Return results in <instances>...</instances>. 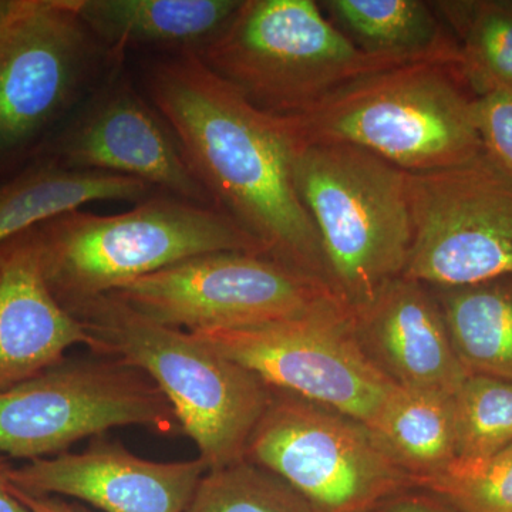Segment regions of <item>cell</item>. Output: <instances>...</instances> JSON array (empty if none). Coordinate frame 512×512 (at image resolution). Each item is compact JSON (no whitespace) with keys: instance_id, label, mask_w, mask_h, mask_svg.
<instances>
[{"instance_id":"1","label":"cell","mask_w":512,"mask_h":512,"mask_svg":"<svg viewBox=\"0 0 512 512\" xmlns=\"http://www.w3.org/2000/svg\"><path fill=\"white\" fill-rule=\"evenodd\" d=\"M143 79L147 99L173 130L212 205L266 256L328 285L318 231L293 181L292 138L281 120L252 106L195 53L158 57L147 63Z\"/></svg>"},{"instance_id":"2","label":"cell","mask_w":512,"mask_h":512,"mask_svg":"<svg viewBox=\"0 0 512 512\" xmlns=\"http://www.w3.org/2000/svg\"><path fill=\"white\" fill-rule=\"evenodd\" d=\"M92 352L150 377L173 407L181 431L208 470L244 460L274 389L190 332L161 325L113 293L73 303Z\"/></svg>"},{"instance_id":"3","label":"cell","mask_w":512,"mask_h":512,"mask_svg":"<svg viewBox=\"0 0 512 512\" xmlns=\"http://www.w3.org/2000/svg\"><path fill=\"white\" fill-rule=\"evenodd\" d=\"M468 87L454 64H404L360 77L278 119L299 143L348 144L406 173H424L484 153L476 96Z\"/></svg>"},{"instance_id":"4","label":"cell","mask_w":512,"mask_h":512,"mask_svg":"<svg viewBox=\"0 0 512 512\" xmlns=\"http://www.w3.org/2000/svg\"><path fill=\"white\" fill-rule=\"evenodd\" d=\"M36 231L47 285L66 309L195 256L265 255L259 242L218 208L163 192L121 214L76 208L36 225Z\"/></svg>"},{"instance_id":"5","label":"cell","mask_w":512,"mask_h":512,"mask_svg":"<svg viewBox=\"0 0 512 512\" xmlns=\"http://www.w3.org/2000/svg\"><path fill=\"white\" fill-rule=\"evenodd\" d=\"M292 144L293 181L318 231L329 288L359 311L406 269V171L348 144Z\"/></svg>"},{"instance_id":"6","label":"cell","mask_w":512,"mask_h":512,"mask_svg":"<svg viewBox=\"0 0 512 512\" xmlns=\"http://www.w3.org/2000/svg\"><path fill=\"white\" fill-rule=\"evenodd\" d=\"M197 56L252 106L276 117L302 113L367 74L412 64L363 52L315 0H242Z\"/></svg>"},{"instance_id":"7","label":"cell","mask_w":512,"mask_h":512,"mask_svg":"<svg viewBox=\"0 0 512 512\" xmlns=\"http://www.w3.org/2000/svg\"><path fill=\"white\" fill-rule=\"evenodd\" d=\"M120 60L76 0H0V181L37 156Z\"/></svg>"},{"instance_id":"8","label":"cell","mask_w":512,"mask_h":512,"mask_svg":"<svg viewBox=\"0 0 512 512\" xmlns=\"http://www.w3.org/2000/svg\"><path fill=\"white\" fill-rule=\"evenodd\" d=\"M245 458L285 480L316 512H377L416 488L363 421L275 389Z\"/></svg>"},{"instance_id":"9","label":"cell","mask_w":512,"mask_h":512,"mask_svg":"<svg viewBox=\"0 0 512 512\" xmlns=\"http://www.w3.org/2000/svg\"><path fill=\"white\" fill-rule=\"evenodd\" d=\"M181 431L171 404L143 372L119 360H67L0 390V454L39 460L114 427Z\"/></svg>"},{"instance_id":"10","label":"cell","mask_w":512,"mask_h":512,"mask_svg":"<svg viewBox=\"0 0 512 512\" xmlns=\"http://www.w3.org/2000/svg\"><path fill=\"white\" fill-rule=\"evenodd\" d=\"M412 245L404 278L460 288L512 275V175L485 153L406 173Z\"/></svg>"},{"instance_id":"11","label":"cell","mask_w":512,"mask_h":512,"mask_svg":"<svg viewBox=\"0 0 512 512\" xmlns=\"http://www.w3.org/2000/svg\"><path fill=\"white\" fill-rule=\"evenodd\" d=\"M190 333L272 389L338 410L367 426L397 389L360 348L353 313L346 306L251 328Z\"/></svg>"},{"instance_id":"12","label":"cell","mask_w":512,"mask_h":512,"mask_svg":"<svg viewBox=\"0 0 512 512\" xmlns=\"http://www.w3.org/2000/svg\"><path fill=\"white\" fill-rule=\"evenodd\" d=\"M110 293L185 332L251 328L345 306L318 278L247 252L195 256Z\"/></svg>"},{"instance_id":"13","label":"cell","mask_w":512,"mask_h":512,"mask_svg":"<svg viewBox=\"0 0 512 512\" xmlns=\"http://www.w3.org/2000/svg\"><path fill=\"white\" fill-rule=\"evenodd\" d=\"M37 156L73 170L131 178L163 194L214 207L160 111L117 69Z\"/></svg>"},{"instance_id":"14","label":"cell","mask_w":512,"mask_h":512,"mask_svg":"<svg viewBox=\"0 0 512 512\" xmlns=\"http://www.w3.org/2000/svg\"><path fill=\"white\" fill-rule=\"evenodd\" d=\"M208 468L200 460L158 463L114 441L10 468L13 487L33 495L73 497L104 512H185Z\"/></svg>"},{"instance_id":"15","label":"cell","mask_w":512,"mask_h":512,"mask_svg":"<svg viewBox=\"0 0 512 512\" xmlns=\"http://www.w3.org/2000/svg\"><path fill=\"white\" fill-rule=\"evenodd\" d=\"M352 313L360 348L397 386L454 396L470 375L429 286L400 276Z\"/></svg>"},{"instance_id":"16","label":"cell","mask_w":512,"mask_h":512,"mask_svg":"<svg viewBox=\"0 0 512 512\" xmlns=\"http://www.w3.org/2000/svg\"><path fill=\"white\" fill-rule=\"evenodd\" d=\"M93 340L47 285L36 227L0 242V390L59 365Z\"/></svg>"},{"instance_id":"17","label":"cell","mask_w":512,"mask_h":512,"mask_svg":"<svg viewBox=\"0 0 512 512\" xmlns=\"http://www.w3.org/2000/svg\"><path fill=\"white\" fill-rule=\"evenodd\" d=\"M242 0H76L87 28L113 55L150 49L197 55L228 25Z\"/></svg>"},{"instance_id":"18","label":"cell","mask_w":512,"mask_h":512,"mask_svg":"<svg viewBox=\"0 0 512 512\" xmlns=\"http://www.w3.org/2000/svg\"><path fill=\"white\" fill-rule=\"evenodd\" d=\"M150 185L120 175L73 170L37 156L0 181V242L89 202H140Z\"/></svg>"},{"instance_id":"19","label":"cell","mask_w":512,"mask_h":512,"mask_svg":"<svg viewBox=\"0 0 512 512\" xmlns=\"http://www.w3.org/2000/svg\"><path fill=\"white\" fill-rule=\"evenodd\" d=\"M333 25L363 52L406 62L461 67L456 37L430 2L421 0H325Z\"/></svg>"},{"instance_id":"20","label":"cell","mask_w":512,"mask_h":512,"mask_svg":"<svg viewBox=\"0 0 512 512\" xmlns=\"http://www.w3.org/2000/svg\"><path fill=\"white\" fill-rule=\"evenodd\" d=\"M430 289L467 372L512 382V275Z\"/></svg>"},{"instance_id":"21","label":"cell","mask_w":512,"mask_h":512,"mask_svg":"<svg viewBox=\"0 0 512 512\" xmlns=\"http://www.w3.org/2000/svg\"><path fill=\"white\" fill-rule=\"evenodd\" d=\"M369 429L414 483L456 461L454 396L397 386Z\"/></svg>"},{"instance_id":"22","label":"cell","mask_w":512,"mask_h":512,"mask_svg":"<svg viewBox=\"0 0 512 512\" xmlns=\"http://www.w3.org/2000/svg\"><path fill=\"white\" fill-rule=\"evenodd\" d=\"M456 37L463 76L478 94L512 90V0L433 2Z\"/></svg>"},{"instance_id":"23","label":"cell","mask_w":512,"mask_h":512,"mask_svg":"<svg viewBox=\"0 0 512 512\" xmlns=\"http://www.w3.org/2000/svg\"><path fill=\"white\" fill-rule=\"evenodd\" d=\"M456 461L474 463L512 447V382L468 375L454 394Z\"/></svg>"},{"instance_id":"24","label":"cell","mask_w":512,"mask_h":512,"mask_svg":"<svg viewBox=\"0 0 512 512\" xmlns=\"http://www.w3.org/2000/svg\"><path fill=\"white\" fill-rule=\"evenodd\" d=\"M185 512H316L272 471L244 460L208 470Z\"/></svg>"},{"instance_id":"25","label":"cell","mask_w":512,"mask_h":512,"mask_svg":"<svg viewBox=\"0 0 512 512\" xmlns=\"http://www.w3.org/2000/svg\"><path fill=\"white\" fill-rule=\"evenodd\" d=\"M416 488L446 501L457 512H512V447L474 463H453Z\"/></svg>"},{"instance_id":"26","label":"cell","mask_w":512,"mask_h":512,"mask_svg":"<svg viewBox=\"0 0 512 512\" xmlns=\"http://www.w3.org/2000/svg\"><path fill=\"white\" fill-rule=\"evenodd\" d=\"M474 113L484 153L512 175V90L478 94Z\"/></svg>"},{"instance_id":"27","label":"cell","mask_w":512,"mask_h":512,"mask_svg":"<svg viewBox=\"0 0 512 512\" xmlns=\"http://www.w3.org/2000/svg\"><path fill=\"white\" fill-rule=\"evenodd\" d=\"M427 493V491H426ZM377 512H457L437 495L406 491L387 501Z\"/></svg>"},{"instance_id":"28","label":"cell","mask_w":512,"mask_h":512,"mask_svg":"<svg viewBox=\"0 0 512 512\" xmlns=\"http://www.w3.org/2000/svg\"><path fill=\"white\" fill-rule=\"evenodd\" d=\"M10 490L15 494L20 503L28 508L29 512H79L72 505L64 503L56 497H47V495H33L20 491L10 484Z\"/></svg>"},{"instance_id":"29","label":"cell","mask_w":512,"mask_h":512,"mask_svg":"<svg viewBox=\"0 0 512 512\" xmlns=\"http://www.w3.org/2000/svg\"><path fill=\"white\" fill-rule=\"evenodd\" d=\"M10 464L0 456V512H29L10 490Z\"/></svg>"}]
</instances>
